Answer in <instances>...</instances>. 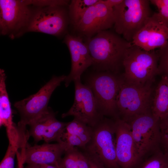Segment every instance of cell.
I'll return each mask as SVG.
<instances>
[{"label":"cell","mask_w":168,"mask_h":168,"mask_svg":"<svg viewBox=\"0 0 168 168\" xmlns=\"http://www.w3.org/2000/svg\"><path fill=\"white\" fill-rule=\"evenodd\" d=\"M151 3L157 8L158 12L154 13L158 20L168 27V0H151Z\"/></svg>","instance_id":"obj_23"},{"label":"cell","mask_w":168,"mask_h":168,"mask_svg":"<svg viewBox=\"0 0 168 168\" xmlns=\"http://www.w3.org/2000/svg\"><path fill=\"white\" fill-rule=\"evenodd\" d=\"M66 77L63 75L53 76L37 93L14 103L20 117L17 126L20 129L26 131L27 125L48 110V105L52 93Z\"/></svg>","instance_id":"obj_7"},{"label":"cell","mask_w":168,"mask_h":168,"mask_svg":"<svg viewBox=\"0 0 168 168\" xmlns=\"http://www.w3.org/2000/svg\"><path fill=\"white\" fill-rule=\"evenodd\" d=\"M67 21L66 12L62 6L40 7L32 13L26 31L57 36L65 30Z\"/></svg>","instance_id":"obj_11"},{"label":"cell","mask_w":168,"mask_h":168,"mask_svg":"<svg viewBox=\"0 0 168 168\" xmlns=\"http://www.w3.org/2000/svg\"><path fill=\"white\" fill-rule=\"evenodd\" d=\"M94 65L100 70L119 74L125 54L132 45L116 32L105 30L88 39L86 43Z\"/></svg>","instance_id":"obj_1"},{"label":"cell","mask_w":168,"mask_h":168,"mask_svg":"<svg viewBox=\"0 0 168 168\" xmlns=\"http://www.w3.org/2000/svg\"><path fill=\"white\" fill-rule=\"evenodd\" d=\"M55 113L51 109L42 114L29 125L28 137L31 136L36 143L43 140L49 143L52 141L60 143L67 123L58 120Z\"/></svg>","instance_id":"obj_15"},{"label":"cell","mask_w":168,"mask_h":168,"mask_svg":"<svg viewBox=\"0 0 168 168\" xmlns=\"http://www.w3.org/2000/svg\"><path fill=\"white\" fill-rule=\"evenodd\" d=\"M122 81L121 75L108 71L93 74L88 78L86 85L91 89L103 116L119 118L117 100Z\"/></svg>","instance_id":"obj_5"},{"label":"cell","mask_w":168,"mask_h":168,"mask_svg":"<svg viewBox=\"0 0 168 168\" xmlns=\"http://www.w3.org/2000/svg\"><path fill=\"white\" fill-rule=\"evenodd\" d=\"M25 168H30V167H29V166H27Z\"/></svg>","instance_id":"obj_36"},{"label":"cell","mask_w":168,"mask_h":168,"mask_svg":"<svg viewBox=\"0 0 168 168\" xmlns=\"http://www.w3.org/2000/svg\"><path fill=\"white\" fill-rule=\"evenodd\" d=\"M158 55L154 50L147 51L132 44L123 62V80L128 84L145 85L152 84L159 74Z\"/></svg>","instance_id":"obj_2"},{"label":"cell","mask_w":168,"mask_h":168,"mask_svg":"<svg viewBox=\"0 0 168 168\" xmlns=\"http://www.w3.org/2000/svg\"><path fill=\"white\" fill-rule=\"evenodd\" d=\"M99 0H72L69 5V14L73 24L77 22L87 9Z\"/></svg>","instance_id":"obj_22"},{"label":"cell","mask_w":168,"mask_h":168,"mask_svg":"<svg viewBox=\"0 0 168 168\" xmlns=\"http://www.w3.org/2000/svg\"><path fill=\"white\" fill-rule=\"evenodd\" d=\"M6 76L4 71L0 70V125L11 128L15 126L12 121L11 103L7 90Z\"/></svg>","instance_id":"obj_19"},{"label":"cell","mask_w":168,"mask_h":168,"mask_svg":"<svg viewBox=\"0 0 168 168\" xmlns=\"http://www.w3.org/2000/svg\"><path fill=\"white\" fill-rule=\"evenodd\" d=\"M65 131L78 137L85 147L91 139L92 128L74 118L72 121L67 123Z\"/></svg>","instance_id":"obj_20"},{"label":"cell","mask_w":168,"mask_h":168,"mask_svg":"<svg viewBox=\"0 0 168 168\" xmlns=\"http://www.w3.org/2000/svg\"><path fill=\"white\" fill-rule=\"evenodd\" d=\"M83 152L87 159L89 168H106L95 155L84 150Z\"/></svg>","instance_id":"obj_30"},{"label":"cell","mask_w":168,"mask_h":168,"mask_svg":"<svg viewBox=\"0 0 168 168\" xmlns=\"http://www.w3.org/2000/svg\"><path fill=\"white\" fill-rule=\"evenodd\" d=\"M168 40V27L154 14L133 37L132 44L146 51L161 48Z\"/></svg>","instance_id":"obj_17"},{"label":"cell","mask_w":168,"mask_h":168,"mask_svg":"<svg viewBox=\"0 0 168 168\" xmlns=\"http://www.w3.org/2000/svg\"><path fill=\"white\" fill-rule=\"evenodd\" d=\"M158 53L159 74L168 77V40L166 43L160 48Z\"/></svg>","instance_id":"obj_24"},{"label":"cell","mask_w":168,"mask_h":168,"mask_svg":"<svg viewBox=\"0 0 168 168\" xmlns=\"http://www.w3.org/2000/svg\"><path fill=\"white\" fill-rule=\"evenodd\" d=\"M123 0H104L105 3L108 6L113 8L115 7L120 4Z\"/></svg>","instance_id":"obj_32"},{"label":"cell","mask_w":168,"mask_h":168,"mask_svg":"<svg viewBox=\"0 0 168 168\" xmlns=\"http://www.w3.org/2000/svg\"><path fill=\"white\" fill-rule=\"evenodd\" d=\"M92 128L91 139L82 149L95 155L106 168H120L116 154L114 119L104 118Z\"/></svg>","instance_id":"obj_6"},{"label":"cell","mask_w":168,"mask_h":168,"mask_svg":"<svg viewBox=\"0 0 168 168\" xmlns=\"http://www.w3.org/2000/svg\"><path fill=\"white\" fill-rule=\"evenodd\" d=\"M23 164L21 162H18V168H23Z\"/></svg>","instance_id":"obj_34"},{"label":"cell","mask_w":168,"mask_h":168,"mask_svg":"<svg viewBox=\"0 0 168 168\" xmlns=\"http://www.w3.org/2000/svg\"><path fill=\"white\" fill-rule=\"evenodd\" d=\"M74 153L78 168H89L87 159L84 152L79 151L78 148L76 147Z\"/></svg>","instance_id":"obj_31"},{"label":"cell","mask_w":168,"mask_h":168,"mask_svg":"<svg viewBox=\"0 0 168 168\" xmlns=\"http://www.w3.org/2000/svg\"><path fill=\"white\" fill-rule=\"evenodd\" d=\"M46 168H60L57 166L54 165H45Z\"/></svg>","instance_id":"obj_33"},{"label":"cell","mask_w":168,"mask_h":168,"mask_svg":"<svg viewBox=\"0 0 168 168\" xmlns=\"http://www.w3.org/2000/svg\"><path fill=\"white\" fill-rule=\"evenodd\" d=\"M61 142L65 143L68 147V149L75 147L81 149L85 147V145L78 137L68 133L65 130L61 138L60 143Z\"/></svg>","instance_id":"obj_27"},{"label":"cell","mask_w":168,"mask_h":168,"mask_svg":"<svg viewBox=\"0 0 168 168\" xmlns=\"http://www.w3.org/2000/svg\"><path fill=\"white\" fill-rule=\"evenodd\" d=\"M17 149L9 145L6 154L1 161L0 168H14V158Z\"/></svg>","instance_id":"obj_28"},{"label":"cell","mask_w":168,"mask_h":168,"mask_svg":"<svg viewBox=\"0 0 168 168\" xmlns=\"http://www.w3.org/2000/svg\"><path fill=\"white\" fill-rule=\"evenodd\" d=\"M64 41L69 50L71 60V70L64 81L67 87L72 81L81 79L82 73L93 65V61L87 45L80 36L68 34Z\"/></svg>","instance_id":"obj_16"},{"label":"cell","mask_w":168,"mask_h":168,"mask_svg":"<svg viewBox=\"0 0 168 168\" xmlns=\"http://www.w3.org/2000/svg\"><path fill=\"white\" fill-rule=\"evenodd\" d=\"M152 155L141 161L134 168H168V152L158 149Z\"/></svg>","instance_id":"obj_21"},{"label":"cell","mask_w":168,"mask_h":168,"mask_svg":"<svg viewBox=\"0 0 168 168\" xmlns=\"http://www.w3.org/2000/svg\"><path fill=\"white\" fill-rule=\"evenodd\" d=\"M148 0H123L113 8L115 32L131 43L153 13Z\"/></svg>","instance_id":"obj_3"},{"label":"cell","mask_w":168,"mask_h":168,"mask_svg":"<svg viewBox=\"0 0 168 168\" xmlns=\"http://www.w3.org/2000/svg\"><path fill=\"white\" fill-rule=\"evenodd\" d=\"M26 5H30L40 7L49 6H63L68 4L69 1L63 0H22Z\"/></svg>","instance_id":"obj_26"},{"label":"cell","mask_w":168,"mask_h":168,"mask_svg":"<svg viewBox=\"0 0 168 168\" xmlns=\"http://www.w3.org/2000/svg\"><path fill=\"white\" fill-rule=\"evenodd\" d=\"M114 119L118 163L120 168H134L141 160L134 145L130 126L119 118Z\"/></svg>","instance_id":"obj_14"},{"label":"cell","mask_w":168,"mask_h":168,"mask_svg":"<svg viewBox=\"0 0 168 168\" xmlns=\"http://www.w3.org/2000/svg\"><path fill=\"white\" fill-rule=\"evenodd\" d=\"M161 144L163 145L165 152H168V115L160 120Z\"/></svg>","instance_id":"obj_29"},{"label":"cell","mask_w":168,"mask_h":168,"mask_svg":"<svg viewBox=\"0 0 168 168\" xmlns=\"http://www.w3.org/2000/svg\"><path fill=\"white\" fill-rule=\"evenodd\" d=\"M39 168H46L44 165H41L40 166Z\"/></svg>","instance_id":"obj_35"},{"label":"cell","mask_w":168,"mask_h":168,"mask_svg":"<svg viewBox=\"0 0 168 168\" xmlns=\"http://www.w3.org/2000/svg\"><path fill=\"white\" fill-rule=\"evenodd\" d=\"M76 147L68 149L59 164L60 168H78L74 153Z\"/></svg>","instance_id":"obj_25"},{"label":"cell","mask_w":168,"mask_h":168,"mask_svg":"<svg viewBox=\"0 0 168 168\" xmlns=\"http://www.w3.org/2000/svg\"><path fill=\"white\" fill-rule=\"evenodd\" d=\"M151 110L154 116L160 120L168 115V77L162 75L153 90Z\"/></svg>","instance_id":"obj_18"},{"label":"cell","mask_w":168,"mask_h":168,"mask_svg":"<svg viewBox=\"0 0 168 168\" xmlns=\"http://www.w3.org/2000/svg\"><path fill=\"white\" fill-rule=\"evenodd\" d=\"M22 0H0L1 34L14 37V33L26 27L32 13Z\"/></svg>","instance_id":"obj_12"},{"label":"cell","mask_w":168,"mask_h":168,"mask_svg":"<svg viewBox=\"0 0 168 168\" xmlns=\"http://www.w3.org/2000/svg\"><path fill=\"white\" fill-rule=\"evenodd\" d=\"M68 149L64 142L46 143L33 146L27 144L19 156L23 164L26 163L30 168H39L40 166L45 165L59 166L62 155Z\"/></svg>","instance_id":"obj_13"},{"label":"cell","mask_w":168,"mask_h":168,"mask_svg":"<svg viewBox=\"0 0 168 168\" xmlns=\"http://www.w3.org/2000/svg\"><path fill=\"white\" fill-rule=\"evenodd\" d=\"M113 8L103 0L89 8L81 18L73 24L80 34L89 39L100 32L110 28L114 24Z\"/></svg>","instance_id":"obj_10"},{"label":"cell","mask_w":168,"mask_h":168,"mask_svg":"<svg viewBox=\"0 0 168 168\" xmlns=\"http://www.w3.org/2000/svg\"><path fill=\"white\" fill-rule=\"evenodd\" d=\"M152 85L130 84L122 78L117 100L119 118L127 122L136 116L151 111L154 90Z\"/></svg>","instance_id":"obj_4"},{"label":"cell","mask_w":168,"mask_h":168,"mask_svg":"<svg viewBox=\"0 0 168 168\" xmlns=\"http://www.w3.org/2000/svg\"><path fill=\"white\" fill-rule=\"evenodd\" d=\"M127 123L141 161L147 154L159 149L161 144L160 120L151 111L138 115Z\"/></svg>","instance_id":"obj_8"},{"label":"cell","mask_w":168,"mask_h":168,"mask_svg":"<svg viewBox=\"0 0 168 168\" xmlns=\"http://www.w3.org/2000/svg\"><path fill=\"white\" fill-rule=\"evenodd\" d=\"M75 97L73 105L62 117L73 116L93 128L104 118L100 112L93 94L89 86L84 85L81 79L74 81Z\"/></svg>","instance_id":"obj_9"}]
</instances>
